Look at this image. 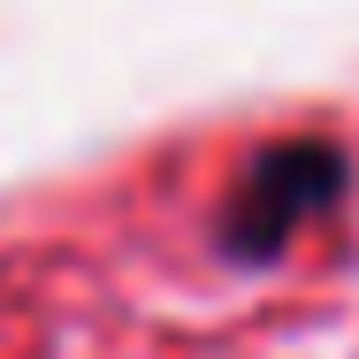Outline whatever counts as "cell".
<instances>
[{
  "instance_id": "obj_1",
  "label": "cell",
  "mask_w": 359,
  "mask_h": 359,
  "mask_svg": "<svg viewBox=\"0 0 359 359\" xmlns=\"http://www.w3.org/2000/svg\"><path fill=\"white\" fill-rule=\"evenodd\" d=\"M344 184H352V153L337 138H276V145H260L237 168V184H229L215 245L229 260H268L313 215H329L344 199Z\"/></svg>"
}]
</instances>
